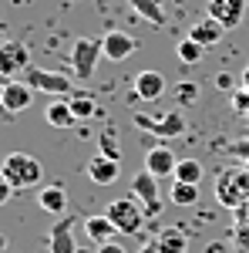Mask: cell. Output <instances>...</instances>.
<instances>
[{"label":"cell","mask_w":249,"mask_h":253,"mask_svg":"<svg viewBox=\"0 0 249 253\" xmlns=\"http://www.w3.org/2000/svg\"><path fill=\"white\" fill-rule=\"evenodd\" d=\"M0 175H3L14 189H31V186H37L40 179H44V169H40V162L34 156H27V152H10V156H3V162H0Z\"/></svg>","instance_id":"obj_1"},{"label":"cell","mask_w":249,"mask_h":253,"mask_svg":"<svg viewBox=\"0 0 249 253\" xmlns=\"http://www.w3.org/2000/svg\"><path fill=\"white\" fill-rule=\"evenodd\" d=\"M105 216L111 219L118 226V236H135L142 233V226H145V206H142V199L135 196V199H128V196H121V199H111L108 206H105Z\"/></svg>","instance_id":"obj_2"},{"label":"cell","mask_w":249,"mask_h":253,"mask_svg":"<svg viewBox=\"0 0 249 253\" xmlns=\"http://www.w3.org/2000/svg\"><path fill=\"white\" fill-rule=\"evenodd\" d=\"M132 122L142 132H148V135H155V138H178L185 132V115H182V108H172V112H165V115H158V118H148V115H142V112H135Z\"/></svg>","instance_id":"obj_3"},{"label":"cell","mask_w":249,"mask_h":253,"mask_svg":"<svg viewBox=\"0 0 249 253\" xmlns=\"http://www.w3.org/2000/svg\"><path fill=\"white\" fill-rule=\"evenodd\" d=\"M24 81L34 88V91H44V95H54V98H68L71 95V78L61 75V71H47V68H27L24 71Z\"/></svg>","instance_id":"obj_4"},{"label":"cell","mask_w":249,"mask_h":253,"mask_svg":"<svg viewBox=\"0 0 249 253\" xmlns=\"http://www.w3.org/2000/svg\"><path fill=\"white\" fill-rule=\"evenodd\" d=\"M101 54H105V51H101V41L77 38L74 44H71V68H74V78H81V81L91 78Z\"/></svg>","instance_id":"obj_5"},{"label":"cell","mask_w":249,"mask_h":253,"mask_svg":"<svg viewBox=\"0 0 249 253\" xmlns=\"http://www.w3.org/2000/svg\"><path fill=\"white\" fill-rule=\"evenodd\" d=\"M27 68H31V51H27L24 41L0 44V75L3 78H24Z\"/></svg>","instance_id":"obj_6"},{"label":"cell","mask_w":249,"mask_h":253,"mask_svg":"<svg viewBox=\"0 0 249 253\" xmlns=\"http://www.w3.org/2000/svg\"><path fill=\"white\" fill-rule=\"evenodd\" d=\"M132 193L142 199V206H145V216L155 219V216L162 213V193H158V175H152L148 169H142V172L132 179Z\"/></svg>","instance_id":"obj_7"},{"label":"cell","mask_w":249,"mask_h":253,"mask_svg":"<svg viewBox=\"0 0 249 253\" xmlns=\"http://www.w3.org/2000/svg\"><path fill=\"white\" fill-rule=\"evenodd\" d=\"M31 101H34V88H31L24 78H10L7 81V91H3L0 108H3L7 115H20V112L31 108Z\"/></svg>","instance_id":"obj_8"},{"label":"cell","mask_w":249,"mask_h":253,"mask_svg":"<svg viewBox=\"0 0 249 253\" xmlns=\"http://www.w3.org/2000/svg\"><path fill=\"white\" fill-rule=\"evenodd\" d=\"M206 14H209L212 20H219L226 31H232V27H239V24H243V14H246V0H209Z\"/></svg>","instance_id":"obj_9"},{"label":"cell","mask_w":249,"mask_h":253,"mask_svg":"<svg viewBox=\"0 0 249 253\" xmlns=\"http://www.w3.org/2000/svg\"><path fill=\"white\" fill-rule=\"evenodd\" d=\"M135 47H138V41H135L128 31H108V34L101 38V51H105L108 61H128L135 54Z\"/></svg>","instance_id":"obj_10"},{"label":"cell","mask_w":249,"mask_h":253,"mask_svg":"<svg viewBox=\"0 0 249 253\" xmlns=\"http://www.w3.org/2000/svg\"><path fill=\"white\" fill-rule=\"evenodd\" d=\"M162 95H165V75H162V71L145 68V71L135 75V98H142V101H158Z\"/></svg>","instance_id":"obj_11"},{"label":"cell","mask_w":249,"mask_h":253,"mask_svg":"<svg viewBox=\"0 0 249 253\" xmlns=\"http://www.w3.org/2000/svg\"><path fill=\"white\" fill-rule=\"evenodd\" d=\"M47 247L51 253H81L74 243V219H58L47 230Z\"/></svg>","instance_id":"obj_12"},{"label":"cell","mask_w":249,"mask_h":253,"mask_svg":"<svg viewBox=\"0 0 249 253\" xmlns=\"http://www.w3.org/2000/svg\"><path fill=\"white\" fill-rule=\"evenodd\" d=\"M175 166H178V156H175L172 149H165V145H158V149H148L145 152V169L158 179H169L175 175Z\"/></svg>","instance_id":"obj_13"},{"label":"cell","mask_w":249,"mask_h":253,"mask_svg":"<svg viewBox=\"0 0 249 253\" xmlns=\"http://www.w3.org/2000/svg\"><path fill=\"white\" fill-rule=\"evenodd\" d=\"M118 175H121L118 159H108V156L98 152V156L88 162V179H91L95 186H111V182H118Z\"/></svg>","instance_id":"obj_14"},{"label":"cell","mask_w":249,"mask_h":253,"mask_svg":"<svg viewBox=\"0 0 249 253\" xmlns=\"http://www.w3.org/2000/svg\"><path fill=\"white\" fill-rule=\"evenodd\" d=\"M44 122L51 125V128H74V108H71V101L68 98H58V101H47V108H44Z\"/></svg>","instance_id":"obj_15"},{"label":"cell","mask_w":249,"mask_h":253,"mask_svg":"<svg viewBox=\"0 0 249 253\" xmlns=\"http://www.w3.org/2000/svg\"><path fill=\"white\" fill-rule=\"evenodd\" d=\"M222 34H226V27H222L219 20H212L209 14H206L202 20H195V24H192V31H189V38L199 41L202 47H215V44L222 41Z\"/></svg>","instance_id":"obj_16"},{"label":"cell","mask_w":249,"mask_h":253,"mask_svg":"<svg viewBox=\"0 0 249 253\" xmlns=\"http://www.w3.org/2000/svg\"><path fill=\"white\" fill-rule=\"evenodd\" d=\"M155 243L162 253H189V233L182 226H165L155 233Z\"/></svg>","instance_id":"obj_17"},{"label":"cell","mask_w":249,"mask_h":253,"mask_svg":"<svg viewBox=\"0 0 249 253\" xmlns=\"http://www.w3.org/2000/svg\"><path fill=\"white\" fill-rule=\"evenodd\" d=\"M37 206L44 213L61 216L68 210V193H64V186H40L37 189Z\"/></svg>","instance_id":"obj_18"},{"label":"cell","mask_w":249,"mask_h":253,"mask_svg":"<svg viewBox=\"0 0 249 253\" xmlns=\"http://www.w3.org/2000/svg\"><path fill=\"white\" fill-rule=\"evenodd\" d=\"M84 233L101 247V243H108V240H115V236H118V226L101 213V216H88V219H84Z\"/></svg>","instance_id":"obj_19"},{"label":"cell","mask_w":249,"mask_h":253,"mask_svg":"<svg viewBox=\"0 0 249 253\" xmlns=\"http://www.w3.org/2000/svg\"><path fill=\"white\" fill-rule=\"evenodd\" d=\"M135 7V14L142 20H148V24H155V27H162L165 24V7H162V0H128Z\"/></svg>","instance_id":"obj_20"},{"label":"cell","mask_w":249,"mask_h":253,"mask_svg":"<svg viewBox=\"0 0 249 253\" xmlns=\"http://www.w3.org/2000/svg\"><path fill=\"white\" fill-rule=\"evenodd\" d=\"M68 101H71V108H74L77 122H84V118H95V115H98V98L88 95V91H74Z\"/></svg>","instance_id":"obj_21"},{"label":"cell","mask_w":249,"mask_h":253,"mask_svg":"<svg viewBox=\"0 0 249 253\" xmlns=\"http://www.w3.org/2000/svg\"><path fill=\"white\" fill-rule=\"evenodd\" d=\"M169 196H172L175 206H195V203H199V182H178V179H175Z\"/></svg>","instance_id":"obj_22"},{"label":"cell","mask_w":249,"mask_h":253,"mask_svg":"<svg viewBox=\"0 0 249 253\" xmlns=\"http://www.w3.org/2000/svg\"><path fill=\"white\" fill-rule=\"evenodd\" d=\"M202 172H206V169H202L199 159H178L172 179H178V182H202Z\"/></svg>","instance_id":"obj_23"},{"label":"cell","mask_w":249,"mask_h":253,"mask_svg":"<svg viewBox=\"0 0 249 253\" xmlns=\"http://www.w3.org/2000/svg\"><path fill=\"white\" fill-rule=\"evenodd\" d=\"M175 54H178V61H182V64H199V61H202V54H206V47H202L199 41L185 38V41H178V44H175Z\"/></svg>","instance_id":"obj_24"},{"label":"cell","mask_w":249,"mask_h":253,"mask_svg":"<svg viewBox=\"0 0 249 253\" xmlns=\"http://www.w3.org/2000/svg\"><path fill=\"white\" fill-rule=\"evenodd\" d=\"M175 101H182V105H195V101H199V84H195V81H178V88H175Z\"/></svg>","instance_id":"obj_25"},{"label":"cell","mask_w":249,"mask_h":253,"mask_svg":"<svg viewBox=\"0 0 249 253\" xmlns=\"http://www.w3.org/2000/svg\"><path fill=\"white\" fill-rule=\"evenodd\" d=\"M101 156H108V159H118L121 152H118V142H115V135L111 132H101V149H98Z\"/></svg>","instance_id":"obj_26"},{"label":"cell","mask_w":249,"mask_h":253,"mask_svg":"<svg viewBox=\"0 0 249 253\" xmlns=\"http://www.w3.org/2000/svg\"><path fill=\"white\" fill-rule=\"evenodd\" d=\"M215 88H219V91H232V88H236V75L219 71V75H215Z\"/></svg>","instance_id":"obj_27"},{"label":"cell","mask_w":249,"mask_h":253,"mask_svg":"<svg viewBox=\"0 0 249 253\" xmlns=\"http://www.w3.org/2000/svg\"><path fill=\"white\" fill-rule=\"evenodd\" d=\"M232 108L243 112V115H249V88H243L239 95H232Z\"/></svg>","instance_id":"obj_28"},{"label":"cell","mask_w":249,"mask_h":253,"mask_svg":"<svg viewBox=\"0 0 249 253\" xmlns=\"http://www.w3.org/2000/svg\"><path fill=\"white\" fill-rule=\"evenodd\" d=\"M10 196H14V186H10V182H7V179L0 175V206H3V203H7Z\"/></svg>","instance_id":"obj_29"},{"label":"cell","mask_w":249,"mask_h":253,"mask_svg":"<svg viewBox=\"0 0 249 253\" xmlns=\"http://www.w3.org/2000/svg\"><path fill=\"white\" fill-rule=\"evenodd\" d=\"M95 253H125V247H121V243H115V240H108V243H101Z\"/></svg>","instance_id":"obj_30"},{"label":"cell","mask_w":249,"mask_h":253,"mask_svg":"<svg viewBox=\"0 0 249 253\" xmlns=\"http://www.w3.org/2000/svg\"><path fill=\"white\" fill-rule=\"evenodd\" d=\"M239 88H249V64H246V71L239 75Z\"/></svg>","instance_id":"obj_31"},{"label":"cell","mask_w":249,"mask_h":253,"mask_svg":"<svg viewBox=\"0 0 249 253\" xmlns=\"http://www.w3.org/2000/svg\"><path fill=\"white\" fill-rule=\"evenodd\" d=\"M138 253H162V250H158V243H145V247H142Z\"/></svg>","instance_id":"obj_32"},{"label":"cell","mask_w":249,"mask_h":253,"mask_svg":"<svg viewBox=\"0 0 249 253\" xmlns=\"http://www.w3.org/2000/svg\"><path fill=\"white\" fill-rule=\"evenodd\" d=\"M7 81H10V78H3V75H0V101H3V91H7Z\"/></svg>","instance_id":"obj_33"},{"label":"cell","mask_w":249,"mask_h":253,"mask_svg":"<svg viewBox=\"0 0 249 253\" xmlns=\"http://www.w3.org/2000/svg\"><path fill=\"white\" fill-rule=\"evenodd\" d=\"M3 250H7V236L0 233V253H3Z\"/></svg>","instance_id":"obj_34"},{"label":"cell","mask_w":249,"mask_h":253,"mask_svg":"<svg viewBox=\"0 0 249 253\" xmlns=\"http://www.w3.org/2000/svg\"><path fill=\"white\" fill-rule=\"evenodd\" d=\"M246 3H249V0H246Z\"/></svg>","instance_id":"obj_35"}]
</instances>
